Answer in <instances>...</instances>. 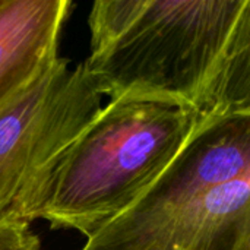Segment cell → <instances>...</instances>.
Returning a JSON list of instances; mask_svg holds the SVG:
<instances>
[{
	"instance_id": "obj_1",
	"label": "cell",
	"mask_w": 250,
	"mask_h": 250,
	"mask_svg": "<svg viewBox=\"0 0 250 250\" xmlns=\"http://www.w3.org/2000/svg\"><path fill=\"white\" fill-rule=\"evenodd\" d=\"M82 63L110 101L250 113V0H97Z\"/></svg>"
},
{
	"instance_id": "obj_2",
	"label": "cell",
	"mask_w": 250,
	"mask_h": 250,
	"mask_svg": "<svg viewBox=\"0 0 250 250\" xmlns=\"http://www.w3.org/2000/svg\"><path fill=\"white\" fill-rule=\"evenodd\" d=\"M82 250H250V113L207 116L171 166Z\"/></svg>"
},
{
	"instance_id": "obj_3",
	"label": "cell",
	"mask_w": 250,
	"mask_h": 250,
	"mask_svg": "<svg viewBox=\"0 0 250 250\" xmlns=\"http://www.w3.org/2000/svg\"><path fill=\"white\" fill-rule=\"evenodd\" d=\"M205 117L152 100L103 105L66 151L41 218L53 230H75L89 239L171 166Z\"/></svg>"
},
{
	"instance_id": "obj_4",
	"label": "cell",
	"mask_w": 250,
	"mask_h": 250,
	"mask_svg": "<svg viewBox=\"0 0 250 250\" xmlns=\"http://www.w3.org/2000/svg\"><path fill=\"white\" fill-rule=\"evenodd\" d=\"M103 98L82 63L57 57L0 108V226L41 218L66 151Z\"/></svg>"
},
{
	"instance_id": "obj_5",
	"label": "cell",
	"mask_w": 250,
	"mask_h": 250,
	"mask_svg": "<svg viewBox=\"0 0 250 250\" xmlns=\"http://www.w3.org/2000/svg\"><path fill=\"white\" fill-rule=\"evenodd\" d=\"M70 0H0V108L59 57Z\"/></svg>"
},
{
	"instance_id": "obj_6",
	"label": "cell",
	"mask_w": 250,
	"mask_h": 250,
	"mask_svg": "<svg viewBox=\"0 0 250 250\" xmlns=\"http://www.w3.org/2000/svg\"><path fill=\"white\" fill-rule=\"evenodd\" d=\"M0 250H44L40 237L28 224L0 226Z\"/></svg>"
}]
</instances>
